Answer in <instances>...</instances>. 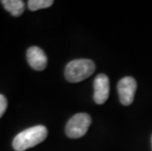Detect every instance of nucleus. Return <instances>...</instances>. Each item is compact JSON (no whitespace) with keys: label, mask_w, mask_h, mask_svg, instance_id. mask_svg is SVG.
I'll list each match as a JSON object with an SVG mask.
<instances>
[{"label":"nucleus","mask_w":152,"mask_h":151,"mask_svg":"<svg viewBox=\"0 0 152 151\" xmlns=\"http://www.w3.org/2000/svg\"><path fill=\"white\" fill-rule=\"evenodd\" d=\"M93 99L96 104H104L109 97L110 92V83L108 77L104 74H99L93 82Z\"/></svg>","instance_id":"5"},{"label":"nucleus","mask_w":152,"mask_h":151,"mask_svg":"<svg viewBox=\"0 0 152 151\" xmlns=\"http://www.w3.org/2000/svg\"><path fill=\"white\" fill-rule=\"evenodd\" d=\"M1 3L6 10L15 17L21 16L25 11V3L22 0H3Z\"/></svg>","instance_id":"7"},{"label":"nucleus","mask_w":152,"mask_h":151,"mask_svg":"<svg viewBox=\"0 0 152 151\" xmlns=\"http://www.w3.org/2000/svg\"><path fill=\"white\" fill-rule=\"evenodd\" d=\"M137 81L132 77H125V78L120 80L117 89L120 97V102L123 105L129 106L132 103L135 91H137Z\"/></svg>","instance_id":"4"},{"label":"nucleus","mask_w":152,"mask_h":151,"mask_svg":"<svg viewBox=\"0 0 152 151\" xmlns=\"http://www.w3.org/2000/svg\"><path fill=\"white\" fill-rule=\"evenodd\" d=\"M151 147H152V136H151Z\"/></svg>","instance_id":"10"},{"label":"nucleus","mask_w":152,"mask_h":151,"mask_svg":"<svg viewBox=\"0 0 152 151\" xmlns=\"http://www.w3.org/2000/svg\"><path fill=\"white\" fill-rule=\"evenodd\" d=\"M95 64L89 59H77L67 64L65 78L70 82H80L94 73Z\"/></svg>","instance_id":"2"},{"label":"nucleus","mask_w":152,"mask_h":151,"mask_svg":"<svg viewBox=\"0 0 152 151\" xmlns=\"http://www.w3.org/2000/svg\"><path fill=\"white\" fill-rule=\"evenodd\" d=\"M91 124V118L86 113L74 115L66 125V134L70 139H80L87 133Z\"/></svg>","instance_id":"3"},{"label":"nucleus","mask_w":152,"mask_h":151,"mask_svg":"<svg viewBox=\"0 0 152 151\" xmlns=\"http://www.w3.org/2000/svg\"><path fill=\"white\" fill-rule=\"evenodd\" d=\"M27 59L30 66L35 71H43L47 66V57L44 51L37 46H31L27 51Z\"/></svg>","instance_id":"6"},{"label":"nucleus","mask_w":152,"mask_h":151,"mask_svg":"<svg viewBox=\"0 0 152 151\" xmlns=\"http://www.w3.org/2000/svg\"><path fill=\"white\" fill-rule=\"evenodd\" d=\"M47 133V128L41 125L27 128L15 136L12 143L13 148L16 151H25L34 147L46 139Z\"/></svg>","instance_id":"1"},{"label":"nucleus","mask_w":152,"mask_h":151,"mask_svg":"<svg viewBox=\"0 0 152 151\" xmlns=\"http://www.w3.org/2000/svg\"><path fill=\"white\" fill-rule=\"evenodd\" d=\"M53 3L52 0H30L28 1V7L31 11H37L39 9L50 7Z\"/></svg>","instance_id":"8"},{"label":"nucleus","mask_w":152,"mask_h":151,"mask_svg":"<svg viewBox=\"0 0 152 151\" xmlns=\"http://www.w3.org/2000/svg\"><path fill=\"white\" fill-rule=\"evenodd\" d=\"M7 109V99L4 95L0 94V118L3 116Z\"/></svg>","instance_id":"9"}]
</instances>
